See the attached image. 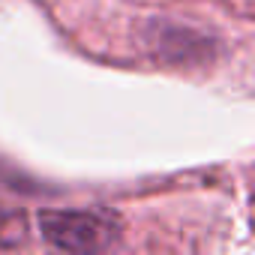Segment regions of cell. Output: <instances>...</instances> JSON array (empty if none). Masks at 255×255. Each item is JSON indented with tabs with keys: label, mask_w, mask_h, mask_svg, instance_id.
Returning <instances> with one entry per match:
<instances>
[{
	"label": "cell",
	"mask_w": 255,
	"mask_h": 255,
	"mask_svg": "<svg viewBox=\"0 0 255 255\" xmlns=\"http://www.w3.org/2000/svg\"><path fill=\"white\" fill-rule=\"evenodd\" d=\"M15 243H24V219L12 210L0 207V249L15 246Z\"/></svg>",
	"instance_id": "obj_2"
},
{
	"label": "cell",
	"mask_w": 255,
	"mask_h": 255,
	"mask_svg": "<svg viewBox=\"0 0 255 255\" xmlns=\"http://www.w3.org/2000/svg\"><path fill=\"white\" fill-rule=\"evenodd\" d=\"M39 231L51 246L66 252H102L120 237V225L96 210H42Z\"/></svg>",
	"instance_id": "obj_1"
}]
</instances>
